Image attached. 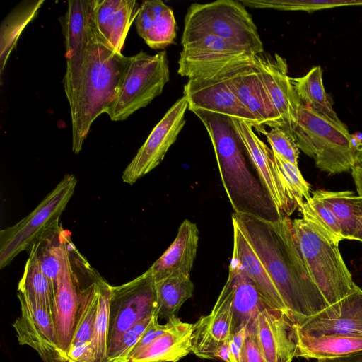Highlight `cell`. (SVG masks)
<instances>
[{
  "instance_id": "obj_39",
  "label": "cell",
  "mask_w": 362,
  "mask_h": 362,
  "mask_svg": "<svg viewBox=\"0 0 362 362\" xmlns=\"http://www.w3.org/2000/svg\"><path fill=\"white\" fill-rule=\"evenodd\" d=\"M271 150L275 151L291 163L298 165L299 148L294 135L280 127H271L264 131Z\"/></svg>"
},
{
  "instance_id": "obj_44",
  "label": "cell",
  "mask_w": 362,
  "mask_h": 362,
  "mask_svg": "<svg viewBox=\"0 0 362 362\" xmlns=\"http://www.w3.org/2000/svg\"><path fill=\"white\" fill-rule=\"evenodd\" d=\"M230 339L226 340L217 349L215 353L216 358H220L224 362H232L229 350Z\"/></svg>"
},
{
  "instance_id": "obj_36",
  "label": "cell",
  "mask_w": 362,
  "mask_h": 362,
  "mask_svg": "<svg viewBox=\"0 0 362 362\" xmlns=\"http://www.w3.org/2000/svg\"><path fill=\"white\" fill-rule=\"evenodd\" d=\"M253 8H273L281 11H315L342 6H362V0H241Z\"/></svg>"
},
{
  "instance_id": "obj_1",
  "label": "cell",
  "mask_w": 362,
  "mask_h": 362,
  "mask_svg": "<svg viewBox=\"0 0 362 362\" xmlns=\"http://www.w3.org/2000/svg\"><path fill=\"white\" fill-rule=\"evenodd\" d=\"M232 220L262 260L293 324H300L329 308L303 259L289 217L272 221L233 213Z\"/></svg>"
},
{
  "instance_id": "obj_15",
  "label": "cell",
  "mask_w": 362,
  "mask_h": 362,
  "mask_svg": "<svg viewBox=\"0 0 362 362\" xmlns=\"http://www.w3.org/2000/svg\"><path fill=\"white\" fill-rule=\"evenodd\" d=\"M253 65L257 70L269 98L283 122V129L294 135L297 115L300 105L298 95L288 75L284 58L263 53L254 56Z\"/></svg>"
},
{
  "instance_id": "obj_10",
  "label": "cell",
  "mask_w": 362,
  "mask_h": 362,
  "mask_svg": "<svg viewBox=\"0 0 362 362\" xmlns=\"http://www.w3.org/2000/svg\"><path fill=\"white\" fill-rule=\"evenodd\" d=\"M111 288L107 357L127 330L156 311L155 280L149 268L130 281Z\"/></svg>"
},
{
  "instance_id": "obj_17",
  "label": "cell",
  "mask_w": 362,
  "mask_h": 362,
  "mask_svg": "<svg viewBox=\"0 0 362 362\" xmlns=\"http://www.w3.org/2000/svg\"><path fill=\"white\" fill-rule=\"evenodd\" d=\"M266 362H291L296 357L293 324L283 313L264 305L247 329Z\"/></svg>"
},
{
  "instance_id": "obj_11",
  "label": "cell",
  "mask_w": 362,
  "mask_h": 362,
  "mask_svg": "<svg viewBox=\"0 0 362 362\" xmlns=\"http://www.w3.org/2000/svg\"><path fill=\"white\" fill-rule=\"evenodd\" d=\"M187 109L188 102L184 95L170 107L123 171L124 182L133 185L162 162L185 126Z\"/></svg>"
},
{
  "instance_id": "obj_16",
  "label": "cell",
  "mask_w": 362,
  "mask_h": 362,
  "mask_svg": "<svg viewBox=\"0 0 362 362\" xmlns=\"http://www.w3.org/2000/svg\"><path fill=\"white\" fill-rule=\"evenodd\" d=\"M230 119L269 199L281 217H289L296 206L291 202L281 184L274 168L272 150L258 137L249 123L237 119Z\"/></svg>"
},
{
  "instance_id": "obj_40",
  "label": "cell",
  "mask_w": 362,
  "mask_h": 362,
  "mask_svg": "<svg viewBox=\"0 0 362 362\" xmlns=\"http://www.w3.org/2000/svg\"><path fill=\"white\" fill-rule=\"evenodd\" d=\"M330 313L355 319L362 328V289L356 286L354 291L339 304L331 307Z\"/></svg>"
},
{
  "instance_id": "obj_21",
  "label": "cell",
  "mask_w": 362,
  "mask_h": 362,
  "mask_svg": "<svg viewBox=\"0 0 362 362\" xmlns=\"http://www.w3.org/2000/svg\"><path fill=\"white\" fill-rule=\"evenodd\" d=\"M232 336V312L227 295L221 291L211 313L193 325L192 353L203 359H215L217 349Z\"/></svg>"
},
{
  "instance_id": "obj_38",
  "label": "cell",
  "mask_w": 362,
  "mask_h": 362,
  "mask_svg": "<svg viewBox=\"0 0 362 362\" xmlns=\"http://www.w3.org/2000/svg\"><path fill=\"white\" fill-rule=\"evenodd\" d=\"M154 315L156 313L139 321L124 333L115 349L108 356L109 362L129 361L136 344L151 324Z\"/></svg>"
},
{
  "instance_id": "obj_37",
  "label": "cell",
  "mask_w": 362,
  "mask_h": 362,
  "mask_svg": "<svg viewBox=\"0 0 362 362\" xmlns=\"http://www.w3.org/2000/svg\"><path fill=\"white\" fill-rule=\"evenodd\" d=\"M299 209L302 218L313 223L330 240L338 244L344 240L336 216L320 199L312 196Z\"/></svg>"
},
{
  "instance_id": "obj_29",
  "label": "cell",
  "mask_w": 362,
  "mask_h": 362,
  "mask_svg": "<svg viewBox=\"0 0 362 362\" xmlns=\"http://www.w3.org/2000/svg\"><path fill=\"white\" fill-rule=\"evenodd\" d=\"M44 0L20 2L4 18L0 27V73L3 74L8 59L17 45L26 25L37 16Z\"/></svg>"
},
{
  "instance_id": "obj_35",
  "label": "cell",
  "mask_w": 362,
  "mask_h": 362,
  "mask_svg": "<svg viewBox=\"0 0 362 362\" xmlns=\"http://www.w3.org/2000/svg\"><path fill=\"white\" fill-rule=\"evenodd\" d=\"M274 168L281 184L291 202L300 208L304 199L311 198L310 187L303 177L298 165L291 163L277 153L272 151Z\"/></svg>"
},
{
  "instance_id": "obj_19",
  "label": "cell",
  "mask_w": 362,
  "mask_h": 362,
  "mask_svg": "<svg viewBox=\"0 0 362 362\" xmlns=\"http://www.w3.org/2000/svg\"><path fill=\"white\" fill-rule=\"evenodd\" d=\"M139 7L134 0H95L93 11L95 28L98 37L111 50L122 53Z\"/></svg>"
},
{
  "instance_id": "obj_31",
  "label": "cell",
  "mask_w": 362,
  "mask_h": 362,
  "mask_svg": "<svg viewBox=\"0 0 362 362\" xmlns=\"http://www.w3.org/2000/svg\"><path fill=\"white\" fill-rule=\"evenodd\" d=\"M300 104L327 117L332 122L344 124L332 107L322 81L320 66L313 67L305 76L291 78Z\"/></svg>"
},
{
  "instance_id": "obj_30",
  "label": "cell",
  "mask_w": 362,
  "mask_h": 362,
  "mask_svg": "<svg viewBox=\"0 0 362 362\" xmlns=\"http://www.w3.org/2000/svg\"><path fill=\"white\" fill-rule=\"evenodd\" d=\"M194 288L187 274H172L155 280L156 313L158 319L168 320L176 315L182 304L192 297Z\"/></svg>"
},
{
  "instance_id": "obj_42",
  "label": "cell",
  "mask_w": 362,
  "mask_h": 362,
  "mask_svg": "<svg viewBox=\"0 0 362 362\" xmlns=\"http://www.w3.org/2000/svg\"><path fill=\"white\" fill-rule=\"evenodd\" d=\"M351 144L356 163L362 162V135L351 134Z\"/></svg>"
},
{
  "instance_id": "obj_28",
  "label": "cell",
  "mask_w": 362,
  "mask_h": 362,
  "mask_svg": "<svg viewBox=\"0 0 362 362\" xmlns=\"http://www.w3.org/2000/svg\"><path fill=\"white\" fill-rule=\"evenodd\" d=\"M69 236L70 233L64 230L57 221L42 233L28 251V254L31 253L36 257L54 292Z\"/></svg>"
},
{
  "instance_id": "obj_6",
  "label": "cell",
  "mask_w": 362,
  "mask_h": 362,
  "mask_svg": "<svg viewBox=\"0 0 362 362\" xmlns=\"http://www.w3.org/2000/svg\"><path fill=\"white\" fill-rule=\"evenodd\" d=\"M211 34L239 50L256 55L263 43L252 16L240 2L218 0L192 4L185 18L182 35Z\"/></svg>"
},
{
  "instance_id": "obj_9",
  "label": "cell",
  "mask_w": 362,
  "mask_h": 362,
  "mask_svg": "<svg viewBox=\"0 0 362 362\" xmlns=\"http://www.w3.org/2000/svg\"><path fill=\"white\" fill-rule=\"evenodd\" d=\"M177 73L189 79L214 78L253 62L241 51L211 34L182 35Z\"/></svg>"
},
{
  "instance_id": "obj_20",
  "label": "cell",
  "mask_w": 362,
  "mask_h": 362,
  "mask_svg": "<svg viewBox=\"0 0 362 362\" xmlns=\"http://www.w3.org/2000/svg\"><path fill=\"white\" fill-rule=\"evenodd\" d=\"M221 291L227 295L230 303L232 334L243 328L247 329L259 310L267 305L255 283L233 259Z\"/></svg>"
},
{
  "instance_id": "obj_46",
  "label": "cell",
  "mask_w": 362,
  "mask_h": 362,
  "mask_svg": "<svg viewBox=\"0 0 362 362\" xmlns=\"http://www.w3.org/2000/svg\"><path fill=\"white\" fill-rule=\"evenodd\" d=\"M317 362H362V352L346 357L320 360L317 361Z\"/></svg>"
},
{
  "instance_id": "obj_23",
  "label": "cell",
  "mask_w": 362,
  "mask_h": 362,
  "mask_svg": "<svg viewBox=\"0 0 362 362\" xmlns=\"http://www.w3.org/2000/svg\"><path fill=\"white\" fill-rule=\"evenodd\" d=\"M232 223L233 247L231 259L240 265L255 283L266 303L272 309L284 313L289 318L286 306L262 260L238 224L233 220Z\"/></svg>"
},
{
  "instance_id": "obj_34",
  "label": "cell",
  "mask_w": 362,
  "mask_h": 362,
  "mask_svg": "<svg viewBox=\"0 0 362 362\" xmlns=\"http://www.w3.org/2000/svg\"><path fill=\"white\" fill-rule=\"evenodd\" d=\"M98 286V308L91 345L95 362H109L107 357L108 329L112 286L100 276Z\"/></svg>"
},
{
  "instance_id": "obj_14",
  "label": "cell",
  "mask_w": 362,
  "mask_h": 362,
  "mask_svg": "<svg viewBox=\"0 0 362 362\" xmlns=\"http://www.w3.org/2000/svg\"><path fill=\"white\" fill-rule=\"evenodd\" d=\"M183 95L188 110H202L249 123L259 132L265 131L239 100L223 78L189 79Z\"/></svg>"
},
{
  "instance_id": "obj_45",
  "label": "cell",
  "mask_w": 362,
  "mask_h": 362,
  "mask_svg": "<svg viewBox=\"0 0 362 362\" xmlns=\"http://www.w3.org/2000/svg\"><path fill=\"white\" fill-rule=\"evenodd\" d=\"M242 349L243 347L236 344L230 337L229 350L232 362H242Z\"/></svg>"
},
{
  "instance_id": "obj_27",
  "label": "cell",
  "mask_w": 362,
  "mask_h": 362,
  "mask_svg": "<svg viewBox=\"0 0 362 362\" xmlns=\"http://www.w3.org/2000/svg\"><path fill=\"white\" fill-rule=\"evenodd\" d=\"M94 4L95 0L68 1V8L61 23L66 59L72 56L93 36L98 34L93 16Z\"/></svg>"
},
{
  "instance_id": "obj_25",
  "label": "cell",
  "mask_w": 362,
  "mask_h": 362,
  "mask_svg": "<svg viewBox=\"0 0 362 362\" xmlns=\"http://www.w3.org/2000/svg\"><path fill=\"white\" fill-rule=\"evenodd\" d=\"M135 26L139 35L151 49H164L175 42L177 25L174 13L160 0L142 2Z\"/></svg>"
},
{
  "instance_id": "obj_8",
  "label": "cell",
  "mask_w": 362,
  "mask_h": 362,
  "mask_svg": "<svg viewBox=\"0 0 362 362\" xmlns=\"http://www.w3.org/2000/svg\"><path fill=\"white\" fill-rule=\"evenodd\" d=\"M77 183L74 175L66 174L56 187L25 217L0 231V269L9 265L21 252L28 251L42 233L64 211Z\"/></svg>"
},
{
  "instance_id": "obj_12",
  "label": "cell",
  "mask_w": 362,
  "mask_h": 362,
  "mask_svg": "<svg viewBox=\"0 0 362 362\" xmlns=\"http://www.w3.org/2000/svg\"><path fill=\"white\" fill-rule=\"evenodd\" d=\"M21 315L13 327L20 344L33 349L43 362H68L62 353L52 313L17 291Z\"/></svg>"
},
{
  "instance_id": "obj_3",
  "label": "cell",
  "mask_w": 362,
  "mask_h": 362,
  "mask_svg": "<svg viewBox=\"0 0 362 362\" xmlns=\"http://www.w3.org/2000/svg\"><path fill=\"white\" fill-rule=\"evenodd\" d=\"M192 112L201 120L209 134L222 184L234 213L272 221L282 218L260 182L249 170L243 146L230 118L202 110Z\"/></svg>"
},
{
  "instance_id": "obj_47",
  "label": "cell",
  "mask_w": 362,
  "mask_h": 362,
  "mask_svg": "<svg viewBox=\"0 0 362 362\" xmlns=\"http://www.w3.org/2000/svg\"><path fill=\"white\" fill-rule=\"evenodd\" d=\"M356 209L358 216V225L362 226V197L357 195L356 200Z\"/></svg>"
},
{
  "instance_id": "obj_43",
  "label": "cell",
  "mask_w": 362,
  "mask_h": 362,
  "mask_svg": "<svg viewBox=\"0 0 362 362\" xmlns=\"http://www.w3.org/2000/svg\"><path fill=\"white\" fill-rule=\"evenodd\" d=\"M351 171L358 195L362 197V162L356 163Z\"/></svg>"
},
{
  "instance_id": "obj_4",
  "label": "cell",
  "mask_w": 362,
  "mask_h": 362,
  "mask_svg": "<svg viewBox=\"0 0 362 362\" xmlns=\"http://www.w3.org/2000/svg\"><path fill=\"white\" fill-rule=\"evenodd\" d=\"M293 235L306 267L329 307L336 306L356 288L339 244L303 218L292 221Z\"/></svg>"
},
{
  "instance_id": "obj_41",
  "label": "cell",
  "mask_w": 362,
  "mask_h": 362,
  "mask_svg": "<svg viewBox=\"0 0 362 362\" xmlns=\"http://www.w3.org/2000/svg\"><path fill=\"white\" fill-rule=\"evenodd\" d=\"M242 362H266L260 353L254 336L247 331L242 349Z\"/></svg>"
},
{
  "instance_id": "obj_22",
  "label": "cell",
  "mask_w": 362,
  "mask_h": 362,
  "mask_svg": "<svg viewBox=\"0 0 362 362\" xmlns=\"http://www.w3.org/2000/svg\"><path fill=\"white\" fill-rule=\"evenodd\" d=\"M166 325L165 330L135 351L129 362H178L191 353L194 324L182 322L174 315Z\"/></svg>"
},
{
  "instance_id": "obj_33",
  "label": "cell",
  "mask_w": 362,
  "mask_h": 362,
  "mask_svg": "<svg viewBox=\"0 0 362 362\" xmlns=\"http://www.w3.org/2000/svg\"><path fill=\"white\" fill-rule=\"evenodd\" d=\"M18 291L36 301L52 314L54 289L43 273L36 257L28 254L23 276L18 283Z\"/></svg>"
},
{
  "instance_id": "obj_32",
  "label": "cell",
  "mask_w": 362,
  "mask_h": 362,
  "mask_svg": "<svg viewBox=\"0 0 362 362\" xmlns=\"http://www.w3.org/2000/svg\"><path fill=\"white\" fill-rule=\"evenodd\" d=\"M313 196L320 199L336 216L344 239L353 240L358 227L356 209L357 195L350 190L318 189Z\"/></svg>"
},
{
  "instance_id": "obj_5",
  "label": "cell",
  "mask_w": 362,
  "mask_h": 362,
  "mask_svg": "<svg viewBox=\"0 0 362 362\" xmlns=\"http://www.w3.org/2000/svg\"><path fill=\"white\" fill-rule=\"evenodd\" d=\"M294 136L299 150L313 158L322 171L341 173L351 170L356 164L346 125L335 123L302 104Z\"/></svg>"
},
{
  "instance_id": "obj_7",
  "label": "cell",
  "mask_w": 362,
  "mask_h": 362,
  "mask_svg": "<svg viewBox=\"0 0 362 362\" xmlns=\"http://www.w3.org/2000/svg\"><path fill=\"white\" fill-rule=\"evenodd\" d=\"M170 79L165 51L154 55L140 51L131 57L121 85L107 114L112 121L127 119L161 94Z\"/></svg>"
},
{
  "instance_id": "obj_2",
  "label": "cell",
  "mask_w": 362,
  "mask_h": 362,
  "mask_svg": "<svg viewBox=\"0 0 362 362\" xmlns=\"http://www.w3.org/2000/svg\"><path fill=\"white\" fill-rule=\"evenodd\" d=\"M66 59L63 84L71 112L72 151L78 153L92 123L107 114L131 57L111 50L96 34Z\"/></svg>"
},
{
  "instance_id": "obj_13",
  "label": "cell",
  "mask_w": 362,
  "mask_h": 362,
  "mask_svg": "<svg viewBox=\"0 0 362 362\" xmlns=\"http://www.w3.org/2000/svg\"><path fill=\"white\" fill-rule=\"evenodd\" d=\"M68 238L62 267L54 292L52 317L59 347L68 360L67 354L74 332L79 303L80 276L74 251L69 246Z\"/></svg>"
},
{
  "instance_id": "obj_24",
  "label": "cell",
  "mask_w": 362,
  "mask_h": 362,
  "mask_svg": "<svg viewBox=\"0 0 362 362\" xmlns=\"http://www.w3.org/2000/svg\"><path fill=\"white\" fill-rule=\"evenodd\" d=\"M198 242L197 225L185 219L180 224L174 241L149 267L154 280L172 274L190 275L197 255Z\"/></svg>"
},
{
  "instance_id": "obj_18",
  "label": "cell",
  "mask_w": 362,
  "mask_h": 362,
  "mask_svg": "<svg viewBox=\"0 0 362 362\" xmlns=\"http://www.w3.org/2000/svg\"><path fill=\"white\" fill-rule=\"evenodd\" d=\"M221 78L225 79L228 87L261 127L283 128L281 117L271 103L253 62L228 71Z\"/></svg>"
},
{
  "instance_id": "obj_26",
  "label": "cell",
  "mask_w": 362,
  "mask_h": 362,
  "mask_svg": "<svg viewBox=\"0 0 362 362\" xmlns=\"http://www.w3.org/2000/svg\"><path fill=\"white\" fill-rule=\"evenodd\" d=\"M296 343V357L327 360L346 357L362 352V336L305 333L293 325Z\"/></svg>"
}]
</instances>
